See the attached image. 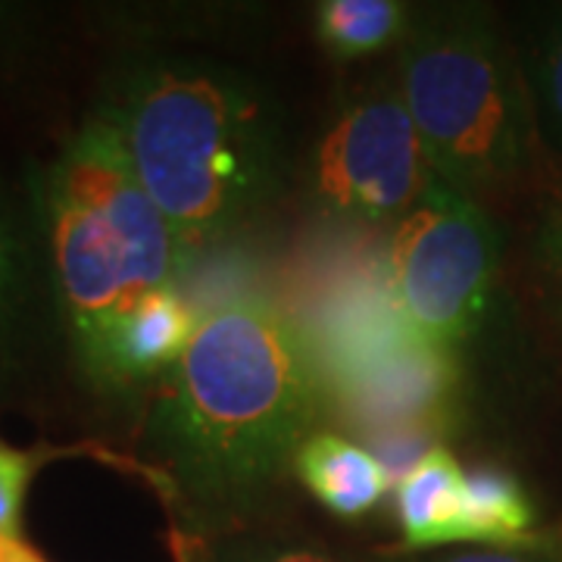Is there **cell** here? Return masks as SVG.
I'll return each instance as SVG.
<instances>
[{
  "mask_svg": "<svg viewBox=\"0 0 562 562\" xmlns=\"http://www.w3.org/2000/svg\"><path fill=\"white\" fill-rule=\"evenodd\" d=\"M0 562H44L22 538H0Z\"/></svg>",
  "mask_w": 562,
  "mask_h": 562,
  "instance_id": "19",
  "label": "cell"
},
{
  "mask_svg": "<svg viewBox=\"0 0 562 562\" xmlns=\"http://www.w3.org/2000/svg\"><path fill=\"white\" fill-rule=\"evenodd\" d=\"M538 254L547 269L562 276V203L543 216L541 228H538Z\"/></svg>",
  "mask_w": 562,
  "mask_h": 562,
  "instance_id": "18",
  "label": "cell"
},
{
  "mask_svg": "<svg viewBox=\"0 0 562 562\" xmlns=\"http://www.w3.org/2000/svg\"><path fill=\"white\" fill-rule=\"evenodd\" d=\"M538 522L535 503L516 475L497 465L465 472L462 543L479 547H519L531 543Z\"/></svg>",
  "mask_w": 562,
  "mask_h": 562,
  "instance_id": "12",
  "label": "cell"
},
{
  "mask_svg": "<svg viewBox=\"0 0 562 562\" xmlns=\"http://www.w3.org/2000/svg\"><path fill=\"white\" fill-rule=\"evenodd\" d=\"M319 397L316 360L260 297L198 319L154 409V441L181 482L213 503L247 501L294 462Z\"/></svg>",
  "mask_w": 562,
  "mask_h": 562,
  "instance_id": "2",
  "label": "cell"
},
{
  "mask_svg": "<svg viewBox=\"0 0 562 562\" xmlns=\"http://www.w3.org/2000/svg\"><path fill=\"white\" fill-rule=\"evenodd\" d=\"M462 506H465V472L460 460L428 447L409 462L397 484V519L406 550H438L462 543Z\"/></svg>",
  "mask_w": 562,
  "mask_h": 562,
  "instance_id": "11",
  "label": "cell"
},
{
  "mask_svg": "<svg viewBox=\"0 0 562 562\" xmlns=\"http://www.w3.org/2000/svg\"><path fill=\"white\" fill-rule=\"evenodd\" d=\"M325 372L344 409L379 435L416 431L453 391V357L431 350L403 325L391 301H366L322 347Z\"/></svg>",
  "mask_w": 562,
  "mask_h": 562,
  "instance_id": "7",
  "label": "cell"
},
{
  "mask_svg": "<svg viewBox=\"0 0 562 562\" xmlns=\"http://www.w3.org/2000/svg\"><path fill=\"white\" fill-rule=\"evenodd\" d=\"M291 465L306 491L338 519H362L375 513L391 487L387 465L375 453L331 431L310 435Z\"/></svg>",
  "mask_w": 562,
  "mask_h": 562,
  "instance_id": "10",
  "label": "cell"
},
{
  "mask_svg": "<svg viewBox=\"0 0 562 562\" xmlns=\"http://www.w3.org/2000/svg\"><path fill=\"white\" fill-rule=\"evenodd\" d=\"M538 91L543 110L562 140V13L550 22L538 54Z\"/></svg>",
  "mask_w": 562,
  "mask_h": 562,
  "instance_id": "15",
  "label": "cell"
},
{
  "mask_svg": "<svg viewBox=\"0 0 562 562\" xmlns=\"http://www.w3.org/2000/svg\"><path fill=\"white\" fill-rule=\"evenodd\" d=\"M409 20L413 13L401 0H322L316 7V35L328 54L357 60L403 38Z\"/></svg>",
  "mask_w": 562,
  "mask_h": 562,
  "instance_id": "13",
  "label": "cell"
},
{
  "mask_svg": "<svg viewBox=\"0 0 562 562\" xmlns=\"http://www.w3.org/2000/svg\"><path fill=\"white\" fill-rule=\"evenodd\" d=\"M435 169L401 91L369 88L325 128L310 166L319 213L347 222H387L422 201Z\"/></svg>",
  "mask_w": 562,
  "mask_h": 562,
  "instance_id": "6",
  "label": "cell"
},
{
  "mask_svg": "<svg viewBox=\"0 0 562 562\" xmlns=\"http://www.w3.org/2000/svg\"><path fill=\"white\" fill-rule=\"evenodd\" d=\"M401 94L435 176L475 198L531 160L522 72L484 7L435 3L403 35Z\"/></svg>",
  "mask_w": 562,
  "mask_h": 562,
  "instance_id": "4",
  "label": "cell"
},
{
  "mask_svg": "<svg viewBox=\"0 0 562 562\" xmlns=\"http://www.w3.org/2000/svg\"><path fill=\"white\" fill-rule=\"evenodd\" d=\"M198 319L179 288L147 294L106 328L81 366L103 387H132L169 375L194 338Z\"/></svg>",
  "mask_w": 562,
  "mask_h": 562,
  "instance_id": "9",
  "label": "cell"
},
{
  "mask_svg": "<svg viewBox=\"0 0 562 562\" xmlns=\"http://www.w3.org/2000/svg\"><path fill=\"white\" fill-rule=\"evenodd\" d=\"M38 457L0 438V538H20L22 503L29 494Z\"/></svg>",
  "mask_w": 562,
  "mask_h": 562,
  "instance_id": "14",
  "label": "cell"
},
{
  "mask_svg": "<svg viewBox=\"0 0 562 562\" xmlns=\"http://www.w3.org/2000/svg\"><path fill=\"white\" fill-rule=\"evenodd\" d=\"M401 562H562L550 550L538 543H519V547H472V550H453V553H428L422 560Z\"/></svg>",
  "mask_w": 562,
  "mask_h": 562,
  "instance_id": "17",
  "label": "cell"
},
{
  "mask_svg": "<svg viewBox=\"0 0 562 562\" xmlns=\"http://www.w3.org/2000/svg\"><path fill=\"white\" fill-rule=\"evenodd\" d=\"M35 213L57 316L81 366L125 310L179 288L188 247L140 188L116 132L98 116L41 176Z\"/></svg>",
  "mask_w": 562,
  "mask_h": 562,
  "instance_id": "3",
  "label": "cell"
},
{
  "mask_svg": "<svg viewBox=\"0 0 562 562\" xmlns=\"http://www.w3.org/2000/svg\"><path fill=\"white\" fill-rule=\"evenodd\" d=\"M206 562H338L316 547L281 541H244L216 550Z\"/></svg>",
  "mask_w": 562,
  "mask_h": 562,
  "instance_id": "16",
  "label": "cell"
},
{
  "mask_svg": "<svg viewBox=\"0 0 562 562\" xmlns=\"http://www.w3.org/2000/svg\"><path fill=\"white\" fill-rule=\"evenodd\" d=\"M38 213L22 210L16 194L0 181V401L22 382L35 360L41 322L54 306L47 257H41Z\"/></svg>",
  "mask_w": 562,
  "mask_h": 562,
  "instance_id": "8",
  "label": "cell"
},
{
  "mask_svg": "<svg viewBox=\"0 0 562 562\" xmlns=\"http://www.w3.org/2000/svg\"><path fill=\"white\" fill-rule=\"evenodd\" d=\"M501 260V238L472 194L431 179L403 216L387 257V291L403 325L453 357L482 328Z\"/></svg>",
  "mask_w": 562,
  "mask_h": 562,
  "instance_id": "5",
  "label": "cell"
},
{
  "mask_svg": "<svg viewBox=\"0 0 562 562\" xmlns=\"http://www.w3.org/2000/svg\"><path fill=\"white\" fill-rule=\"evenodd\" d=\"M98 120L116 132L140 188L188 250L225 238L281 191L288 140L279 106L232 66L135 63Z\"/></svg>",
  "mask_w": 562,
  "mask_h": 562,
  "instance_id": "1",
  "label": "cell"
}]
</instances>
